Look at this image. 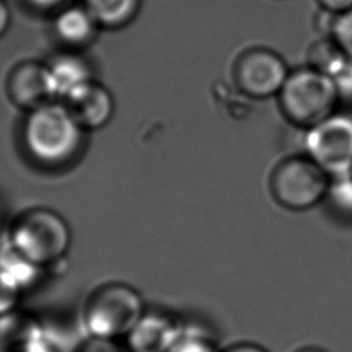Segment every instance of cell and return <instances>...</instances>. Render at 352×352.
Here are the masks:
<instances>
[{"instance_id": "cb8c5ba5", "label": "cell", "mask_w": 352, "mask_h": 352, "mask_svg": "<svg viewBox=\"0 0 352 352\" xmlns=\"http://www.w3.org/2000/svg\"><path fill=\"white\" fill-rule=\"evenodd\" d=\"M10 21H11L10 10L7 4L3 0H0V37L7 32L10 26Z\"/></svg>"}, {"instance_id": "2e32d148", "label": "cell", "mask_w": 352, "mask_h": 352, "mask_svg": "<svg viewBox=\"0 0 352 352\" xmlns=\"http://www.w3.org/2000/svg\"><path fill=\"white\" fill-rule=\"evenodd\" d=\"M23 293L25 290L0 268V316L18 309Z\"/></svg>"}, {"instance_id": "7a4b0ae2", "label": "cell", "mask_w": 352, "mask_h": 352, "mask_svg": "<svg viewBox=\"0 0 352 352\" xmlns=\"http://www.w3.org/2000/svg\"><path fill=\"white\" fill-rule=\"evenodd\" d=\"M84 129L66 104L48 102L30 110L23 124V143L30 155L47 165L65 164L81 147Z\"/></svg>"}, {"instance_id": "9c48e42d", "label": "cell", "mask_w": 352, "mask_h": 352, "mask_svg": "<svg viewBox=\"0 0 352 352\" xmlns=\"http://www.w3.org/2000/svg\"><path fill=\"white\" fill-rule=\"evenodd\" d=\"M7 92L14 104L21 109L34 110L54 98L47 65L38 62H22L8 76Z\"/></svg>"}, {"instance_id": "7c38bea8", "label": "cell", "mask_w": 352, "mask_h": 352, "mask_svg": "<svg viewBox=\"0 0 352 352\" xmlns=\"http://www.w3.org/2000/svg\"><path fill=\"white\" fill-rule=\"evenodd\" d=\"M98 22L82 7H69L55 19L54 28L58 38L70 47L88 45L96 34Z\"/></svg>"}, {"instance_id": "52a82bcc", "label": "cell", "mask_w": 352, "mask_h": 352, "mask_svg": "<svg viewBox=\"0 0 352 352\" xmlns=\"http://www.w3.org/2000/svg\"><path fill=\"white\" fill-rule=\"evenodd\" d=\"M290 70L285 59L265 47H254L239 55L234 66V80L242 94L253 99L279 95Z\"/></svg>"}, {"instance_id": "ac0fdd59", "label": "cell", "mask_w": 352, "mask_h": 352, "mask_svg": "<svg viewBox=\"0 0 352 352\" xmlns=\"http://www.w3.org/2000/svg\"><path fill=\"white\" fill-rule=\"evenodd\" d=\"M330 37L352 60V8L334 16Z\"/></svg>"}, {"instance_id": "4fadbf2b", "label": "cell", "mask_w": 352, "mask_h": 352, "mask_svg": "<svg viewBox=\"0 0 352 352\" xmlns=\"http://www.w3.org/2000/svg\"><path fill=\"white\" fill-rule=\"evenodd\" d=\"M349 62L351 59L330 36L319 38L308 50V66L331 78L337 76Z\"/></svg>"}, {"instance_id": "9a60e30c", "label": "cell", "mask_w": 352, "mask_h": 352, "mask_svg": "<svg viewBox=\"0 0 352 352\" xmlns=\"http://www.w3.org/2000/svg\"><path fill=\"white\" fill-rule=\"evenodd\" d=\"M169 352H223V349L208 329L187 322L182 337Z\"/></svg>"}, {"instance_id": "8fae6325", "label": "cell", "mask_w": 352, "mask_h": 352, "mask_svg": "<svg viewBox=\"0 0 352 352\" xmlns=\"http://www.w3.org/2000/svg\"><path fill=\"white\" fill-rule=\"evenodd\" d=\"M54 98L66 99L74 89L91 80V70L85 59L74 54L55 56L47 65Z\"/></svg>"}, {"instance_id": "ba28073f", "label": "cell", "mask_w": 352, "mask_h": 352, "mask_svg": "<svg viewBox=\"0 0 352 352\" xmlns=\"http://www.w3.org/2000/svg\"><path fill=\"white\" fill-rule=\"evenodd\" d=\"M186 324L187 320L172 309L147 307L124 342L131 352H169L182 337Z\"/></svg>"}, {"instance_id": "5bb4252c", "label": "cell", "mask_w": 352, "mask_h": 352, "mask_svg": "<svg viewBox=\"0 0 352 352\" xmlns=\"http://www.w3.org/2000/svg\"><path fill=\"white\" fill-rule=\"evenodd\" d=\"M139 0H85V8L98 25L120 28L133 19Z\"/></svg>"}, {"instance_id": "603a6c76", "label": "cell", "mask_w": 352, "mask_h": 352, "mask_svg": "<svg viewBox=\"0 0 352 352\" xmlns=\"http://www.w3.org/2000/svg\"><path fill=\"white\" fill-rule=\"evenodd\" d=\"M223 352H268L258 344L254 342H235L223 349Z\"/></svg>"}, {"instance_id": "44dd1931", "label": "cell", "mask_w": 352, "mask_h": 352, "mask_svg": "<svg viewBox=\"0 0 352 352\" xmlns=\"http://www.w3.org/2000/svg\"><path fill=\"white\" fill-rule=\"evenodd\" d=\"M331 80L337 87L340 98H352V60Z\"/></svg>"}, {"instance_id": "3957f363", "label": "cell", "mask_w": 352, "mask_h": 352, "mask_svg": "<svg viewBox=\"0 0 352 352\" xmlns=\"http://www.w3.org/2000/svg\"><path fill=\"white\" fill-rule=\"evenodd\" d=\"M70 243L67 221L48 208H33L21 213L11 227L10 245L41 270L63 258Z\"/></svg>"}, {"instance_id": "d6986e66", "label": "cell", "mask_w": 352, "mask_h": 352, "mask_svg": "<svg viewBox=\"0 0 352 352\" xmlns=\"http://www.w3.org/2000/svg\"><path fill=\"white\" fill-rule=\"evenodd\" d=\"M69 352H131L124 341L84 336Z\"/></svg>"}, {"instance_id": "8992f818", "label": "cell", "mask_w": 352, "mask_h": 352, "mask_svg": "<svg viewBox=\"0 0 352 352\" xmlns=\"http://www.w3.org/2000/svg\"><path fill=\"white\" fill-rule=\"evenodd\" d=\"M305 148L330 176L348 175L352 169V116L333 113L309 128Z\"/></svg>"}, {"instance_id": "7402d4cb", "label": "cell", "mask_w": 352, "mask_h": 352, "mask_svg": "<svg viewBox=\"0 0 352 352\" xmlns=\"http://www.w3.org/2000/svg\"><path fill=\"white\" fill-rule=\"evenodd\" d=\"M322 10H326L331 14H342L352 8V0H318Z\"/></svg>"}, {"instance_id": "d4e9b609", "label": "cell", "mask_w": 352, "mask_h": 352, "mask_svg": "<svg viewBox=\"0 0 352 352\" xmlns=\"http://www.w3.org/2000/svg\"><path fill=\"white\" fill-rule=\"evenodd\" d=\"M30 4L36 6V7H41V8H51L55 7L60 3H63L65 0H28Z\"/></svg>"}, {"instance_id": "6da1fadb", "label": "cell", "mask_w": 352, "mask_h": 352, "mask_svg": "<svg viewBox=\"0 0 352 352\" xmlns=\"http://www.w3.org/2000/svg\"><path fill=\"white\" fill-rule=\"evenodd\" d=\"M147 309L142 293L124 282H106L85 298L80 324L85 336L124 341Z\"/></svg>"}, {"instance_id": "277c9868", "label": "cell", "mask_w": 352, "mask_h": 352, "mask_svg": "<svg viewBox=\"0 0 352 352\" xmlns=\"http://www.w3.org/2000/svg\"><path fill=\"white\" fill-rule=\"evenodd\" d=\"M278 98L283 116L293 125L305 129L336 113L340 100L331 77L309 66L290 72Z\"/></svg>"}, {"instance_id": "5b68a950", "label": "cell", "mask_w": 352, "mask_h": 352, "mask_svg": "<svg viewBox=\"0 0 352 352\" xmlns=\"http://www.w3.org/2000/svg\"><path fill=\"white\" fill-rule=\"evenodd\" d=\"M330 175L309 155H294L283 160L272 170L271 194L289 210H307L327 197Z\"/></svg>"}, {"instance_id": "4316f807", "label": "cell", "mask_w": 352, "mask_h": 352, "mask_svg": "<svg viewBox=\"0 0 352 352\" xmlns=\"http://www.w3.org/2000/svg\"><path fill=\"white\" fill-rule=\"evenodd\" d=\"M348 175H349V176H351V179H352V169H351V172H349Z\"/></svg>"}, {"instance_id": "30bf717a", "label": "cell", "mask_w": 352, "mask_h": 352, "mask_svg": "<svg viewBox=\"0 0 352 352\" xmlns=\"http://www.w3.org/2000/svg\"><path fill=\"white\" fill-rule=\"evenodd\" d=\"M65 100L82 129L102 128L114 114L113 95L106 87L92 80L74 89Z\"/></svg>"}, {"instance_id": "484cf974", "label": "cell", "mask_w": 352, "mask_h": 352, "mask_svg": "<svg viewBox=\"0 0 352 352\" xmlns=\"http://www.w3.org/2000/svg\"><path fill=\"white\" fill-rule=\"evenodd\" d=\"M296 352H326V351L322 348H316V346H305V348L297 349Z\"/></svg>"}, {"instance_id": "ffe728a7", "label": "cell", "mask_w": 352, "mask_h": 352, "mask_svg": "<svg viewBox=\"0 0 352 352\" xmlns=\"http://www.w3.org/2000/svg\"><path fill=\"white\" fill-rule=\"evenodd\" d=\"M19 352H63V351L58 345V342L47 333V329H45V333L43 336L36 338L33 342L26 345Z\"/></svg>"}, {"instance_id": "e0dca14e", "label": "cell", "mask_w": 352, "mask_h": 352, "mask_svg": "<svg viewBox=\"0 0 352 352\" xmlns=\"http://www.w3.org/2000/svg\"><path fill=\"white\" fill-rule=\"evenodd\" d=\"M327 197L331 199L336 209L344 214L352 216V179L349 175L338 176L336 180H331Z\"/></svg>"}]
</instances>
